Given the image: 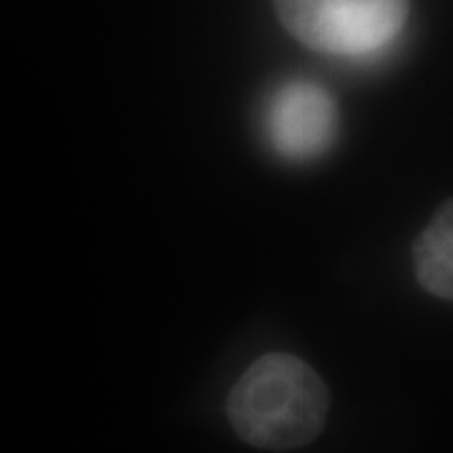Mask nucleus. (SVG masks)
<instances>
[{"mask_svg":"<svg viewBox=\"0 0 453 453\" xmlns=\"http://www.w3.org/2000/svg\"><path fill=\"white\" fill-rule=\"evenodd\" d=\"M265 134L282 159H318L338 136V104L320 83L285 81L265 106Z\"/></svg>","mask_w":453,"mask_h":453,"instance_id":"3","label":"nucleus"},{"mask_svg":"<svg viewBox=\"0 0 453 453\" xmlns=\"http://www.w3.org/2000/svg\"><path fill=\"white\" fill-rule=\"evenodd\" d=\"M330 393L305 360L270 353L255 360L234 383L226 416L244 443L290 451L323 431Z\"/></svg>","mask_w":453,"mask_h":453,"instance_id":"1","label":"nucleus"},{"mask_svg":"<svg viewBox=\"0 0 453 453\" xmlns=\"http://www.w3.org/2000/svg\"><path fill=\"white\" fill-rule=\"evenodd\" d=\"M282 26L303 46L335 58H372L403 33L411 0H275Z\"/></svg>","mask_w":453,"mask_h":453,"instance_id":"2","label":"nucleus"},{"mask_svg":"<svg viewBox=\"0 0 453 453\" xmlns=\"http://www.w3.org/2000/svg\"><path fill=\"white\" fill-rule=\"evenodd\" d=\"M413 270L423 290L453 303V199L443 202L413 242Z\"/></svg>","mask_w":453,"mask_h":453,"instance_id":"4","label":"nucleus"}]
</instances>
